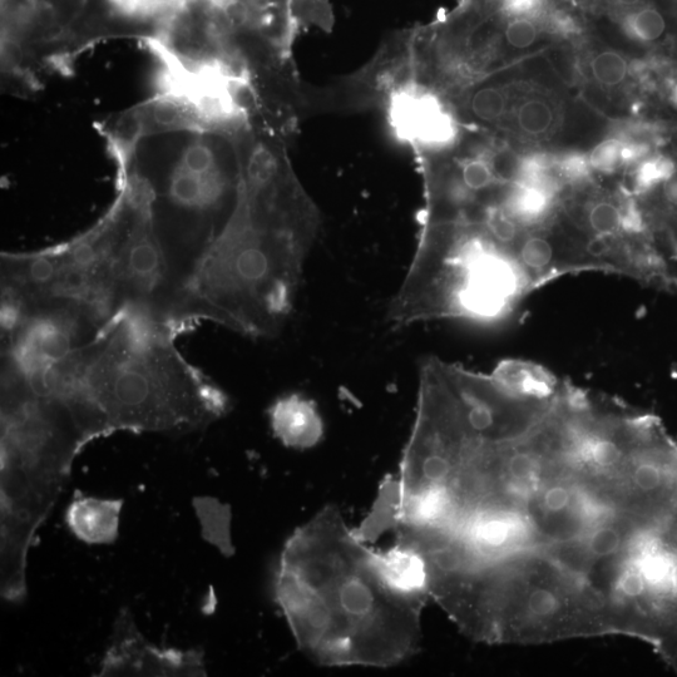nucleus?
<instances>
[{"mask_svg":"<svg viewBox=\"0 0 677 677\" xmlns=\"http://www.w3.org/2000/svg\"><path fill=\"white\" fill-rule=\"evenodd\" d=\"M429 594L462 631L487 644L611 635L586 576L545 548L476 558L456 545L429 580Z\"/></svg>","mask_w":677,"mask_h":677,"instance_id":"20e7f679","label":"nucleus"},{"mask_svg":"<svg viewBox=\"0 0 677 677\" xmlns=\"http://www.w3.org/2000/svg\"><path fill=\"white\" fill-rule=\"evenodd\" d=\"M590 72L592 79L600 86L615 88L629 76V63L620 53L602 51L591 59Z\"/></svg>","mask_w":677,"mask_h":677,"instance_id":"aec40b11","label":"nucleus"},{"mask_svg":"<svg viewBox=\"0 0 677 677\" xmlns=\"http://www.w3.org/2000/svg\"><path fill=\"white\" fill-rule=\"evenodd\" d=\"M227 34L240 43L291 54L299 32L294 0H206Z\"/></svg>","mask_w":677,"mask_h":677,"instance_id":"9b49d317","label":"nucleus"},{"mask_svg":"<svg viewBox=\"0 0 677 677\" xmlns=\"http://www.w3.org/2000/svg\"><path fill=\"white\" fill-rule=\"evenodd\" d=\"M269 415L275 437L286 447L313 448L324 436L323 419L318 409L299 394L276 400Z\"/></svg>","mask_w":677,"mask_h":677,"instance_id":"ddd939ff","label":"nucleus"},{"mask_svg":"<svg viewBox=\"0 0 677 677\" xmlns=\"http://www.w3.org/2000/svg\"><path fill=\"white\" fill-rule=\"evenodd\" d=\"M664 659L677 671V645L664 656Z\"/></svg>","mask_w":677,"mask_h":677,"instance_id":"5701e85b","label":"nucleus"},{"mask_svg":"<svg viewBox=\"0 0 677 677\" xmlns=\"http://www.w3.org/2000/svg\"><path fill=\"white\" fill-rule=\"evenodd\" d=\"M200 651L158 649L143 639L130 611L118 615L98 676H205Z\"/></svg>","mask_w":677,"mask_h":677,"instance_id":"9d476101","label":"nucleus"},{"mask_svg":"<svg viewBox=\"0 0 677 677\" xmlns=\"http://www.w3.org/2000/svg\"><path fill=\"white\" fill-rule=\"evenodd\" d=\"M588 162H590L592 171L597 175L611 176L621 171L622 167L627 166L626 160V140L621 137H610L601 141L599 145L592 148Z\"/></svg>","mask_w":677,"mask_h":677,"instance_id":"6ab92c4d","label":"nucleus"},{"mask_svg":"<svg viewBox=\"0 0 677 677\" xmlns=\"http://www.w3.org/2000/svg\"><path fill=\"white\" fill-rule=\"evenodd\" d=\"M171 326L125 311L44 380L92 442L116 432L187 433L229 412L230 400L176 347Z\"/></svg>","mask_w":677,"mask_h":677,"instance_id":"7ed1b4c3","label":"nucleus"},{"mask_svg":"<svg viewBox=\"0 0 677 677\" xmlns=\"http://www.w3.org/2000/svg\"><path fill=\"white\" fill-rule=\"evenodd\" d=\"M380 111L394 136L417 157L448 150L464 132L447 98L414 78L395 88Z\"/></svg>","mask_w":677,"mask_h":677,"instance_id":"1a4fd4ad","label":"nucleus"},{"mask_svg":"<svg viewBox=\"0 0 677 677\" xmlns=\"http://www.w3.org/2000/svg\"><path fill=\"white\" fill-rule=\"evenodd\" d=\"M122 506V499H74L67 508V526L88 545H108L117 540Z\"/></svg>","mask_w":677,"mask_h":677,"instance_id":"4468645a","label":"nucleus"},{"mask_svg":"<svg viewBox=\"0 0 677 677\" xmlns=\"http://www.w3.org/2000/svg\"><path fill=\"white\" fill-rule=\"evenodd\" d=\"M676 167L670 158L664 156H647L637 163L632 174L631 196L650 194L674 174Z\"/></svg>","mask_w":677,"mask_h":677,"instance_id":"f3484780","label":"nucleus"},{"mask_svg":"<svg viewBox=\"0 0 677 677\" xmlns=\"http://www.w3.org/2000/svg\"><path fill=\"white\" fill-rule=\"evenodd\" d=\"M293 14L300 29L310 23L328 29L333 26V13L326 0H294Z\"/></svg>","mask_w":677,"mask_h":677,"instance_id":"412c9836","label":"nucleus"},{"mask_svg":"<svg viewBox=\"0 0 677 677\" xmlns=\"http://www.w3.org/2000/svg\"><path fill=\"white\" fill-rule=\"evenodd\" d=\"M274 594L299 649L320 665L389 667L419 650L426 602L380 580L373 551L335 507L286 541Z\"/></svg>","mask_w":677,"mask_h":677,"instance_id":"f03ea898","label":"nucleus"},{"mask_svg":"<svg viewBox=\"0 0 677 677\" xmlns=\"http://www.w3.org/2000/svg\"><path fill=\"white\" fill-rule=\"evenodd\" d=\"M604 602L611 635L636 637L664 657L677 645V515L635 522L614 555L582 568Z\"/></svg>","mask_w":677,"mask_h":677,"instance_id":"423d86ee","label":"nucleus"},{"mask_svg":"<svg viewBox=\"0 0 677 677\" xmlns=\"http://www.w3.org/2000/svg\"><path fill=\"white\" fill-rule=\"evenodd\" d=\"M239 199L186 289L187 315L252 339L274 338L293 313L318 237V207L291 166L286 140L254 132L234 145Z\"/></svg>","mask_w":677,"mask_h":677,"instance_id":"f257e3e1","label":"nucleus"},{"mask_svg":"<svg viewBox=\"0 0 677 677\" xmlns=\"http://www.w3.org/2000/svg\"><path fill=\"white\" fill-rule=\"evenodd\" d=\"M2 567L26 571L27 553L74 459L90 441L66 404L2 377Z\"/></svg>","mask_w":677,"mask_h":677,"instance_id":"39448f33","label":"nucleus"},{"mask_svg":"<svg viewBox=\"0 0 677 677\" xmlns=\"http://www.w3.org/2000/svg\"><path fill=\"white\" fill-rule=\"evenodd\" d=\"M622 27L627 36L635 41L652 43L664 36L666 21L656 8L637 7L627 12L622 19Z\"/></svg>","mask_w":677,"mask_h":677,"instance_id":"a211bd4d","label":"nucleus"},{"mask_svg":"<svg viewBox=\"0 0 677 677\" xmlns=\"http://www.w3.org/2000/svg\"><path fill=\"white\" fill-rule=\"evenodd\" d=\"M3 33L19 42L102 36L150 28L153 0H2Z\"/></svg>","mask_w":677,"mask_h":677,"instance_id":"6e6552de","label":"nucleus"},{"mask_svg":"<svg viewBox=\"0 0 677 677\" xmlns=\"http://www.w3.org/2000/svg\"><path fill=\"white\" fill-rule=\"evenodd\" d=\"M609 2L611 3V6L625 9V11L629 12L632 11V9L640 7L642 0H609Z\"/></svg>","mask_w":677,"mask_h":677,"instance_id":"4be33fe9","label":"nucleus"},{"mask_svg":"<svg viewBox=\"0 0 677 677\" xmlns=\"http://www.w3.org/2000/svg\"><path fill=\"white\" fill-rule=\"evenodd\" d=\"M511 90V107L504 128L508 125L515 127L517 132L528 138H542L550 135L556 125L557 115L555 107L545 97L530 96L518 103L513 101Z\"/></svg>","mask_w":677,"mask_h":677,"instance_id":"2eb2a0df","label":"nucleus"},{"mask_svg":"<svg viewBox=\"0 0 677 677\" xmlns=\"http://www.w3.org/2000/svg\"><path fill=\"white\" fill-rule=\"evenodd\" d=\"M195 508L205 540L219 548L225 556L234 555L235 550L230 537L229 507L214 498L202 497L195 499Z\"/></svg>","mask_w":677,"mask_h":677,"instance_id":"dca6fc26","label":"nucleus"},{"mask_svg":"<svg viewBox=\"0 0 677 677\" xmlns=\"http://www.w3.org/2000/svg\"><path fill=\"white\" fill-rule=\"evenodd\" d=\"M117 231L113 206L93 229L66 244L2 254V310L66 304L106 328L123 313L115 270Z\"/></svg>","mask_w":677,"mask_h":677,"instance_id":"0eeeda50","label":"nucleus"},{"mask_svg":"<svg viewBox=\"0 0 677 677\" xmlns=\"http://www.w3.org/2000/svg\"><path fill=\"white\" fill-rule=\"evenodd\" d=\"M373 562L380 580L395 594L423 602L431 599L426 558L412 543L399 540L387 551H373Z\"/></svg>","mask_w":677,"mask_h":677,"instance_id":"f8f14e48","label":"nucleus"}]
</instances>
